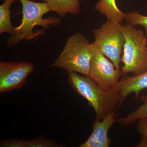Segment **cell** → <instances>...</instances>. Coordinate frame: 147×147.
Wrapping results in <instances>:
<instances>
[{"label":"cell","mask_w":147,"mask_h":147,"mask_svg":"<svg viewBox=\"0 0 147 147\" xmlns=\"http://www.w3.org/2000/svg\"><path fill=\"white\" fill-rule=\"evenodd\" d=\"M5 1V0H3V1Z\"/></svg>","instance_id":"18"},{"label":"cell","mask_w":147,"mask_h":147,"mask_svg":"<svg viewBox=\"0 0 147 147\" xmlns=\"http://www.w3.org/2000/svg\"><path fill=\"white\" fill-rule=\"evenodd\" d=\"M116 121L115 110L111 111L101 120L96 119L93 124V130L90 136L80 147H108L111 143L108 137L109 129Z\"/></svg>","instance_id":"8"},{"label":"cell","mask_w":147,"mask_h":147,"mask_svg":"<svg viewBox=\"0 0 147 147\" xmlns=\"http://www.w3.org/2000/svg\"><path fill=\"white\" fill-rule=\"evenodd\" d=\"M125 37L122 55L123 75H138L147 70L146 36L142 30L127 23L121 25Z\"/></svg>","instance_id":"3"},{"label":"cell","mask_w":147,"mask_h":147,"mask_svg":"<svg viewBox=\"0 0 147 147\" xmlns=\"http://www.w3.org/2000/svg\"><path fill=\"white\" fill-rule=\"evenodd\" d=\"M116 87L119 92L122 103L132 93L137 98L142 90L147 88V70L138 75H123Z\"/></svg>","instance_id":"9"},{"label":"cell","mask_w":147,"mask_h":147,"mask_svg":"<svg viewBox=\"0 0 147 147\" xmlns=\"http://www.w3.org/2000/svg\"><path fill=\"white\" fill-rule=\"evenodd\" d=\"M63 145L58 144L54 140L40 136L33 140H23L19 139H2L0 142L1 147H61Z\"/></svg>","instance_id":"10"},{"label":"cell","mask_w":147,"mask_h":147,"mask_svg":"<svg viewBox=\"0 0 147 147\" xmlns=\"http://www.w3.org/2000/svg\"><path fill=\"white\" fill-rule=\"evenodd\" d=\"M68 73L69 83L79 95L86 99L93 108L96 119L101 120L122 104L119 92L116 86L111 89L100 87L90 76L76 72Z\"/></svg>","instance_id":"1"},{"label":"cell","mask_w":147,"mask_h":147,"mask_svg":"<svg viewBox=\"0 0 147 147\" xmlns=\"http://www.w3.org/2000/svg\"><path fill=\"white\" fill-rule=\"evenodd\" d=\"M47 3L51 11L58 13L63 18L67 13L76 15L80 11V1L82 0H42Z\"/></svg>","instance_id":"11"},{"label":"cell","mask_w":147,"mask_h":147,"mask_svg":"<svg viewBox=\"0 0 147 147\" xmlns=\"http://www.w3.org/2000/svg\"><path fill=\"white\" fill-rule=\"evenodd\" d=\"M17 0H5L0 5V34H11L14 27L11 21L10 7Z\"/></svg>","instance_id":"14"},{"label":"cell","mask_w":147,"mask_h":147,"mask_svg":"<svg viewBox=\"0 0 147 147\" xmlns=\"http://www.w3.org/2000/svg\"><path fill=\"white\" fill-rule=\"evenodd\" d=\"M141 100L143 104L125 117L116 119V121L123 126L131 125L139 119L147 118V94L142 96Z\"/></svg>","instance_id":"13"},{"label":"cell","mask_w":147,"mask_h":147,"mask_svg":"<svg viewBox=\"0 0 147 147\" xmlns=\"http://www.w3.org/2000/svg\"><path fill=\"white\" fill-rule=\"evenodd\" d=\"M92 56L89 76L102 88L111 89L116 86L123 75L121 70L114 63L93 43L91 44Z\"/></svg>","instance_id":"6"},{"label":"cell","mask_w":147,"mask_h":147,"mask_svg":"<svg viewBox=\"0 0 147 147\" xmlns=\"http://www.w3.org/2000/svg\"><path fill=\"white\" fill-rule=\"evenodd\" d=\"M137 121V130L143 137L142 139L147 142V118L139 119Z\"/></svg>","instance_id":"16"},{"label":"cell","mask_w":147,"mask_h":147,"mask_svg":"<svg viewBox=\"0 0 147 147\" xmlns=\"http://www.w3.org/2000/svg\"><path fill=\"white\" fill-rule=\"evenodd\" d=\"M88 40L80 33L69 36L57 59L50 66L89 76L92 51Z\"/></svg>","instance_id":"4"},{"label":"cell","mask_w":147,"mask_h":147,"mask_svg":"<svg viewBox=\"0 0 147 147\" xmlns=\"http://www.w3.org/2000/svg\"><path fill=\"white\" fill-rule=\"evenodd\" d=\"M121 24L108 20L100 28L94 30V44L120 69V63L125 42Z\"/></svg>","instance_id":"5"},{"label":"cell","mask_w":147,"mask_h":147,"mask_svg":"<svg viewBox=\"0 0 147 147\" xmlns=\"http://www.w3.org/2000/svg\"><path fill=\"white\" fill-rule=\"evenodd\" d=\"M146 45H147V34H146Z\"/></svg>","instance_id":"17"},{"label":"cell","mask_w":147,"mask_h":147,"mask_svg":"<svg viewBox=\"0 0 147 147\" xmlns=\"http://www.w3.org/2000/svg\"><path fill=\"white\" fill-rule=\"evenodd\" d=\"M34 69L33 64L29 62H0V93L21 88Z\"/></svg>","instance_id":"7"},{"label":"cell","mask_w":147,"mask_h":147,"mask_svg":"<svg viewBox=\"0 0 147 147\" xmlns=\"http://www.w3.org/2000/svg\"><path fill=\"white\" fill-rule=\"evenodd\" d=\"M125 20L127 23L132 26H142L144 28L147 34V16L142 15L137 11H132L126 13Z\"/></svg>","instance_id":"15"},{"label":"cell","mask_w":147,"mask_h":147,"mask_svg":"<svg viewBox=\"0 0 147 147\" xmlns=\"http://www.w3.org/2000/svg\"><path fill=\"white\" fill-rule=\"evenodd\" d=\"M96 10L104 15L108 20L121 24L125 20L126 13L119 9L116 0H100L95 7Z\"/></svg>","instance_id":"12"},{"label":"cell","mask_w":147,"mask_h":147,"mask_svg":"<svg viewBox=\"0 0 147 147\" xmlns=\"http://www.w3.org/2000/svg\"><path fill=\"white\" fill-rule=\"evenodd\" d=\"M22 5V18L19 26L14 27L7 40V46L13 47L23 40L35 39L44 33V30L34 32L36 26L47 29L56 26L61 19L56 17L43 18L45 14L51 11L45 2H37L30 0H19Z\"/></svg>","instance_id":"2"}]
</instances>
